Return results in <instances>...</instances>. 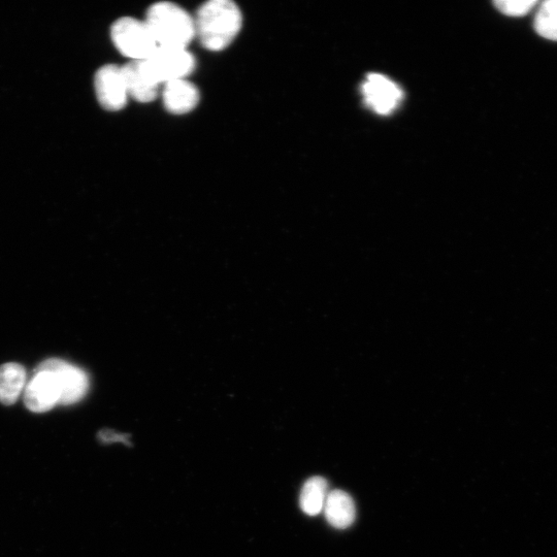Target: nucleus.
I'll use <instances>...</instances> for the list:
<instances>
[{
	"label": "nucleus",
	"instance_id": "nucleus-1",
	"mask_svg": "<svg viewBox=\"0 0 557 557\" xmlns=\"http://www.w3.org/2000/svg\"><path fill=\"white\" fill-rule=\"evenodd\" d=\"M243 16L239 7L229 0H211L194 18L195 37L210 51H222L239 35Z\"/></svg>",
	"mask_w": 557,
	"mask_h": 557
},
{
	"label": "nucleus",
	"instance_id": "nucleus-2",
	"mask_svg": "<svg viewBox=\"0 0 557 557\" xmlns=\"http://www.w3.org/2000/svg\"><path fill=\"white\" fill-rule=\"evenodd\" d=\"M145 21L158 47L186 49L195 38L194 18L173 3L153 5Z\"/></svg>",
	"mask_w": 557,
	"mask_h": 557
},
{
	"label": "nucleus",
	"instance_id": "nucleus-3",
	"mask_svg": "<svg viewBox=\"0 0 557 557\" xmlns=\"http://www.w3.org/2000/svg\"><path fill=\"white\" fill-rule=\"evenodd\" d=\"M111 38L117 50L131 61L146 60L158 48L146 21L131 17H123L113 24Z\"/></svg>",
	"mask_w": 557,
	"mask_h": 557
},
{
	"label": "nucleus",
	"instance_id": "nucleus-4",
	"mask_svg": "<svg viewBox=\"0 0 557 557\" xmlns=\"http://www.w3.org/2000/svg\"><path fill=\"white\" fill-rule=\"evenodd\" d=\"M143 62L148 75L159 85L186 79L196 67L193 55L181 48L158 47Z\"/></svg>",
	"mask_w": 557,
	"mask_h": 557
},
{
	"label": "nucleus",
	"instance_id": "nucleus-5",
	"mask_svg": "<svg viewBox=\"0 0 557 557\" xmlns=\"http://www.w3.org/2000/svg\"><path fill=\"white\" fill-rule=\"evenodd\" d=\"M38 370L56 374L61 388L59 405H73L86 396L89 389V378L80 368L64 362V360L51 358L41 364Z\"/></svg>",
	"mask_w": 557,
	"mask_h": 557
},
{
	"label": "nucleus",
	"instance_id": "nucleus-6",
	"mask_svg": "<svg viewBox=\"0 0 557 557\" xmlns=\"http://www.w3.org/2000/svg\"><path fill=\"white\" fill-rule=\"evenodd\" d=\"M94 88L98 103L107 111L117 112L125 108L129 96L118 65L108 64L98 70Z\"/></svg>",
	"mask_w": 557,
	"mask_h": 557
},
{
	"label": "nucleus",
	"instance_id": "nucleus-7",
	"mask_svg": "<svg viewBox=\"0 0 557 557\" xmlns=\"http://www.w3.org/2000/svg\"><path fill=\"white\" fill-rule=\"evenodd\" d=\"M61 388L55 373L36 370L25 387L26 407L35 413H44L60 404Z\"/></svg>",
	"mask_w": 557,
	"mask_h": 557
},
{
	"label": "nucleus",
	"instance_id": "nucleus-8",
	"mask_svg": "<svg viewBox=\"0 0 557 557\" xmlns=\"http://www.w3.org/2000/svg\"><path fill=\"white\" fill-rule=\"evenodd\" d=\"M362 92L366 105L379 115H389L403 100L402 89L380 74H370L363 83Z\"/></svg>",
	"mask_w": 557,
	"mask_h": 557
},
{
	"label": "nucleus",
	"instance_id": "nucleus-9",
	"mask_svg": "<svg viewBox=\"0 0 557 557\" xmlns=\"http://www.w3.org/2000/svg\"><path fill=\"white\" fill-rule=\"evenodd\" d=\"M121 71L129 97L143 104L155 100L160 85L148 75L143 61H130L121 67Z\"/></svg>",
	"mask_w": 557,
	"mask_h": 557
},
{
	"label": "nucleus",
	"instance_id": "nucleus-10",
	"mask_svg": "<svg viewBox=\"0 0 557 557\" xmlns=\"http://www.w3.org/2000/svg\"><path fill=\"white\" fill-rule=\"evenodd\" d=\"M163 104L174 115H184L200 103V91L186 79L165 84L162 91Z\"/></svg>",
	"mask_w": 557,
	"mask_h": 557
},
{
	"label": "nucleus",
	"instance_id": "nucleus-11",
	"mask_svg": "<svg viewBox=\"0 0 557 557\" xmlns=\"http://www.w3.org/2000/svg\"><path fill=\"white\" fill-rule=\"evenodd\" d=\"M327 522L335 529L345 530L352 526L356 518V508L352 497L343 490H333L327 496L324 509Z\"/></svg>",
	"mask_w": 557,
	"mask_h": 557
},
{
	"label": "nucleus",
	"instance_id": "nucleus-12",
	"mask_svg": "<svg viewBox=\"0 0 557 557\" xmlns=\"http://www.w3.org/2000/svg\"><path fill=\"white\" fill-rule=\"evenodd\" d=\"M26 386V371L16 363L0 366V402L4 405L16 403Z\"/></svg>",
	"mask_w": 557,
	"mask_h": 557
},
{
	"label": "nucleus",
	"instance_id": "nucleus-13",
	"mask_svg": "<svg viewBox=\"0 0 557 557\" xmlns=\"http://www.w3.org/2000/svg\"><path fill=\"white\" fill-rule=\"evenodd\" d=\"M329 494V483L324 478L319 476L310 478L301 491V509L309 516L320 514Z\"/></svg>",
	"mask_w": 557,
	"mask_h": 557
},
{
	"label": "nucleus",
	"instance_id": "nucleus-14",
	"mask_svg": "<svg viewBox=\"0 0 557 557\" xmlns=\"http://www.w3.org/2000/svg\"><path fill=\"white\" fill-rule=\"evenodd\" d=\"M534 26L540 37L557 42V0H547L540 6Z\"/></svg>",
	"mask_w": 557,
	"mask_h": 557
},
{
	"label": "nucleus",
	"instance_id": "nucleus-15",
	"mask_svg": "<svg viewBox=\"0 0 557 557\" xmlns=\"http://www.w3.org/2000/svg\"><path fill=\"white\" fill-rule=\"evenodd\" d=\"M536 0H499L496 8L504 15L522 17L528 15L536 6Z\"/></svg>",
	"mask_w": 557,
	"mask_h": 557
},
{
	"label": "nucleus",
	"instance_id": "nucleus-16",
	"mask_svg": "<svg viewBox=\"0 0 557 557\" xmlns=\"http://www.w3.org/2000/svg\"><path fill=\"white\" fill-rule=\"evenodd\" d=\"M100 438L105 443L110 442H124L126 443V439L123 435H118L110 431H106L101 433Z\"/></svg>",
	"mask_w": 557,
	"mask_h": 557
}]
</instances>
